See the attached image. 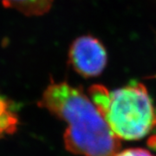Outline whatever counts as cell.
Segmentation results:
<instances>
[{"label":"cell","mask_w":156,"mask_h":156,"mask_svg":"<svg viewBox=\"0 0 156 156\" xmlns=\"http://www.w3.org/2000/svg\"><path fill=\"white\" fill-rule=\"evenodd\" d=\"M69 63L75 71L84 77L101 75L108 62L107 51L98 39L83 36L72 43L69 51Z\"/></svg>","instance_id":"3"},{"label":"cell","mask_w":156,"mask_h":156,"mask_svg":"<svg viewBox=\"0 0 156 156\" xmlns=\"http://www.w3.org/2000/svg\"><path fill=\"white\" fill-rule=\"evenodd\" d=\"M115 156H154L148 150L141 147H130L119 151Z\"/></svg>","instance_id":"6"},{"label":"cell","mask_w":156,"mask_h":156,"mask_svg":"<svg viewBox=\"0 0 156 156\" xmlns=\"http://www.w3.org/2000/svg\"><path fill=\"white\" fill-rule=\"evenodd\" d=\"M6 8L14 9L25 16H41L50 11L53 0H2Z\"/></svg>","instance_id":"5"},{"label":"cell","mask_w":156,"mask_h":156,"mask_svg":"<svg viewBox=\"0 0 156 156\" xmlns=\"http://www.w3.org/2000/svg\"><path fill=\"white\" fill-rule=\"evenodd\" d=\"M38 106L65 122L66 150L77 156H115L121 149L115 136L90 97L65 82L50 83L43 92Z\"/></svg>","instance_id":"1"},{"label":"cell","mask_w":156,"mask_h":156,"mask_svg":"<svg viewBox=\"0 0 156 156\" xmlns=\"http://www.w3.org/2000/svg\"><path fill=\"white\" fill-rule=\"evenodd\" d=\"M19 119L11 101L0 95V139L15 134Z\"/></svg>","instance_id":"4"},{"label":"cell","mask_w":156,"mask_h":156,"mask_svg":"<svg viewBox=\"0 0 156 156\" xmlns=\"http://www.w3.org/2000/svg\"><path fill=\"white\" fill-rule=\"evenodd\" d=\"M89 96L120 140H135L145 137L156 127V111L147 89L132 83L109 91L95 84Z\"/></svg>","instance_id":"2"}]
</instances>
